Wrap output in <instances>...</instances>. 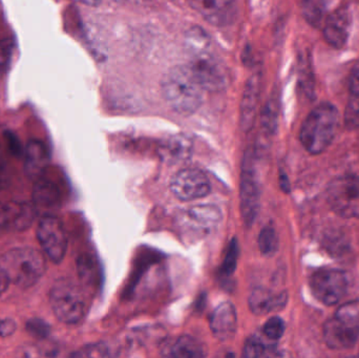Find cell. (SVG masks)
Wrapping results in <instances>:
<instances>
[{
    "label": "cell",
    "instance_id": "cell-16",
    "mask_svg": "<svg viewBox=\"0 0 359 358\" xmlns=\"http://www.w3.org/2000/svg\"><path fill=\"white\" fill-rule=\"evenodd\" d=\"M183 216L184 226L194 233H209L221 221L222 214L217 206H194Z\"/></svg>",
    "mask_w": 359,
    "mask_h": 358
},
{
    "label": "cell",
    "instance_id": "cell-37",
    "mask_svg": "<svg viewBox=\"0 0 359 358\" xmlns=\"http://www.w3.org/2000/svg\"><path fill=\"white\" fill-rule=\"evenodd\" d=\"M8 149H10L12 155L15 156V157H20L21 153H22V149H21L20 144H19L16 137L14 135L8 134Z\"/></svg>",
    "mask_w": 359,
    "mask_h": 358
},
{
    "label": "cell",
    "instance_id": "cell-2",
    "mask_svg": "<svg viewBox=\"0 0 359 358\" xmlns=\"http://www.w3.org/2000/svg\"><path fill=\"white\" fill-rule=\"evenodd\" d=\"M204 92V88L187 64L172 67L162 81L164 99L179 115L196 113L203 104Z\"/></svg>",
    "mask_w": 359,
    "mask_h": 358
},
{
    "label": "cell",
    "instance_id": "cell-24",
    "mask_svg": "<svg viewBox=\"0 0 359 358\" xmlns=\"http://www.w3.org/2000/svg\"><path fill=\"white\" fill-rule=\"evenodd\" d=\"M330 0H302L304 18L312 27H320L329 8Z\"/></svg>",
    "mask_w": 359,
    "mask_h": 358
},
{
    "label": "cell",
    "instance_id": "cell-40",
    "mask_svg": "<svg viewBox=\"0 0 359 358\" xmlns=\"http://www.w3.org/2000/svg\"><path fill=\"white\" fill-rule=\"evenodd\" d=\"M73 1L79 2L84 6H97L102 2V0H73Z\"/></svg>",
    "mask_w": 359,
    "mask_h": 358
},
{
    "label": "cell",
    "instance_id": "cell-23",
    "mask_svg": "<svg viewBox=\"0 0 359 358\" xmlns=\"http://www.w3.org/2000/svg\"><path fill=\"white\" fill-rule=\"evenodd\" d=\"M8 209L10 225L19 231L29 228L37 214L35 206L29 203L15 204L14 206H8Z\"/></svg>",
    "mask_w": 359,
    "mask_h": 358
},
{
    "label": "cell",
    "instance_id": "cell-29",
    "mask_svg": "<svg viewBox=\"0 0 359 358\" xmlns=\"http://www.w3.org/2000/svg\"><path fill=\"white\" fill-rule=\"evenodd\" d=\"M285 329V322L280 317H273L266 322L264 333L269 340H278L284 336Z\"/></svg>",
    "mask_w": 359,
    "mask_h": 358
},
{
    "label": "cell",
    "instance_id": "cell-11",
    "mask_svg": "<svg viewBox=\"0 0 359 358\" xmlns=\"http://www.w3.org/2000/svg\"><path fill=\"white\" fill-rule=\"evenodd\" d=\"M170 189L180 201H194L210 193L209 179L198 168L180 170L170 181Z\"/></svg>",
    "mask_w": 359,
    "mask_h": 358
},
{
    "label": "cell",
    "instance_id": "cell-28",
    "mask_svg": "<svg viewBox=\"0 0 359 358\" xmlns=\"http://www.w3.org/2000/svg\"><path fill=\"white\" fill-rule=\"evenodd\" d=\"M27 333L38 340H43L50 334V326L41 319H31L25 325Z\"/></svg>",
    "mask_w": 359,
    "mask_h": 358
},
{
    "label": "cell",
    "instance_id": "cell-9",
    "mask_svg": "<svg viewBox=\"0 0 359 358\" xmlns=\"http://www.w3.org/2000/svg\"><path fill=\"white\" fill-rule=\"evenodd\" d=\"M310 287L318 302L334 306L347 294L348 280L344 271L339 269H320L312 275Z\"/></svg>",
    "mask_w": 359,
    "mask_h": 358
},
{
    "label": "cell",
    "instance_id": "cell-32",
    "mask_svg": "<svg viewBox=\"0 0 359 358\" xmlns=\"http://www.w3.org/2000/svg\"><path fill=\"white\" fill-rule=\"evenodd\" d=\"M109 349L105 345L95 344L84 347L77 352L74 353L72 357H109Z\"/></svg>",
    "mask_w": 359,
    "mask_h": 358
},
{
    "label": "cell",
    "instance_id": "cell-20",
    "mask_svg": "<svg viewBox=\"0 0 359 358\" xmlns=\"http://www.w3.org/2000/svg\"><path fill=\"white\" fill-rule=\"evenodd\" d=\"M192 140L185 134L174 135L162 141L159 153L163 161L168 163L185 161L192 153Z\"/></svg>",
    "mask_w": 359,
    "mask_h": 358
},
{
    "label": "cell",
    "instance_id": "cell-36",
    "mask_svg": "<svg viewBox=\"0 0 359 358\" xmlns=\"http://www.w3.org/2000/svg\"><path fill=\"white\" fill-rule=\"evenodd\" d=\"M8 178L10 177H8V163L0 151V191L8 186V180H10Z\"/></svg>",
    "mask_w": 359,
    "mask_h": 358
},
{
    "label": "cell",
    "instance_id": "cell-17",
    "mask_svg": "<svg viewBox=\"0 0 359 358\" xmlns=\"http://www.w3.org/2000/svg\"><path fill=\"white\" fill-rule=\"evenodd\" d=\"M288 302L287 292H273L266 288H255L249 296V308L255 315H266L282 310Z\"/></svg>",
    "mask_w": 359,
    "mask_h": 358
},
{
    "label": "cell",
    "instance_id": "cell-12",
    "mask_svg": "<svg viewBox=\"0 0 359 358\" xmlns=\"http://www.w3.org/2000/svg\"><path fill=\"white\" fill-rule=\"evenodd\" d=\"M188 2L207 22L215 27L229 25L238 13L236 0H188Z\"/></svg>",
    "mask_w": 359,
    "mask_h": 358
},
{
    "label": "cell",
    "instance_id": "cell-21",
    "mask_svg": "<svg viewBox=\"0 0 359 358\" xmlns=\"http://www.w3.org/2000/svg\"><path fill=\"white\" fill-rule=\"evenodd\" d=\"M162 355L176 358H198L206 357L205 347L191 336H180L164 345Z\"/></svg>",
    "mask_w": 359,
    "mask_h": 358
},
{
    "label": "cell",
    "instance_id": "cell-4",
    "mask_svg": "<svg viewBox=\"0 0 359 358\" xmlns=\"http://www.w3.org/2000/svg\"><path fill=\"white\" fill-rule=\"evenodd\" d=\"M10 283L27 289L38 283L46 270L43 254L31 247L14 248L0 258Z\"/></svg>",
    "mask_w": 359,
    "mask_h": 358
},
{
    "label": "cell",
    "instance_id": "cell-34",
    "mask_svg": "<svg viewBox=\"0 0 359 358\" xmlns=\"http://www.w3.org/2000/svg\"><path fill=\"white\" fill-rule=\"evenodd\" d=\"M17 325L13 319H0V338H8L16 331Z\"/></svg>",
    "mask_w": 359,
    "mask_h": 358
},
{
    "label": "cell",
    "instance_id": "cell-25",
    "mask_svg": "<svg viewBox=\"0 0 359 358\" xmlns=\"http://www.w3.org/2000/svg\"><path fill=\"white\" fill-rule=\"evenodd\" d=\"M261 122L266 132H276L278 122V101L276 97L271 96L266 103L262 111Z\"/></svg>",
    "mask_w": 359,
    "mask_h": 358
},
{
    "label": "cell",
    "instance_id": "cell-14",
    "mask_svg": "<svg viewBox=\"0 0 359 358\" xmlns=\"http://www.w3.org/2000/svg\"><path fill=\"white\" fill-rule=\"evenodd\" d=\"M352 27L351 12L347 8H339L329 15L324 27L327 42L335 48H341L349 39Z\"/></svg>",
    "mask_w": 359,
    "mask_h": 358
},
{
    "label": "cell",
    "instance_id": "cell-27",
    "mask_svg": "<svg viewBox=\"0 0 359 358\" xmlns=\"http://www.w3.org/2000/svg\"><path fill=\"white\" fill-rule=\"evenodd\" d=\"M96 265L88 254H82L77 261L78 273L80 280L86 284H93L96 280Z\"/></svg>",
    "mask_w": 359,
    "mask_h": 358
},
{
    "label": "cell",
    "instance_id": "cell-8",
    "mask_svg": "<svg viewBox=\"0 0 359 358\" xmlns=\"http://www.w3.org/2000/svg\"><path fill=\"white\" fill-rule=\"evenodd\" d=\"M36 233L46 256L54 264H60L67 252V235L63 223L53 214H44Z\"/></svg>",
    "mask_w": 359,
    "mask_h": 358
},
{
    "label": "cell",
    "instance_id": "cell-38",
    "mask_svg": "<svg viewBox=\"0 0 359 358\" xmlns=\"http://www.w3.org/2000/svg\"><path fill=\"white\" fill-rule=\"evenodd\" d=\"M8 284H10V280H8V275L4 273V268L0 265V296L6 291Z\"/></svg>",
    "mask_w": 359,
    "mask_h": 358
},
{
    "label": "cell",
    "instance_id": "cell-15",
    "mask_svg": "<svg viewBox=\"0 0 359 358\" xmlns=\"http://www.w3.org/2000/svg\"><path fill=\"white\" fill-rule=\"evenodd\" d=\"M210 329L219 342H228L236 336L238 315L231 303H222L215 309L210 317Z\"/></svg>",
    "mask_w": 359,
    "mask_h": 358
},
{
    "label": "cell",
    "instance_id": "cell-5",
    "mask_svg": "<svg viewBox=\"0 0 359 358\" xmlns=\"http://www.w3.org/2000/svg\"><path fill=\"white\" fill-rule=\"evenodd\" d=\"M359 338V301L346 303L324 325V340L332 350H349Z\"/></svg>",
    "mask_w": 359,
    "mask_h": 358
},
{
    "label": "cell",
    "instance_id": "cell-10",
    "mask_svg": "<svg viewBox=\"0 0 359 358\" xmlns=\"http://www.w3.org/2000/svg\"><path fill=\"white\" fill-rule=\"evenodd\" d=\"M261 204V191L257 172L251 166V160L247 153L243 164L240 183L241 214L246 226L250 227L257 219Z\"/></svg>",
    "mask_w": 359,
    "mask_h": 358
},
{
    "label": "cell",
    "instance_id": "cell-19",
    "mask_svg": "<svg viewBox=\"0 0 359 358\" xmlns=\"http://www.w3.org/2000/svg\"><path fill=\"white\" fill-rule=\"evenodd\" d=\"M23 156L25 174L35 180L41 177L50 163V156L48 146L42 141L31 140L27 142Z\"/></svg>",
    "mask_w": 359,
    "mask_h": 358
},
{
    "label": "cell",
    "instance_id": "cell-30",
    "mask_svg": "<svg viewBox=\"0 0 359 358\" xmlns=\"http://www.w3.org/2000/svg\"><path fill=\"white\" fill-rule=\"evenodd\" d=\"M238 258V244L236 239L232 240L228 248L227 254L224 260L223 266H222V273L224 275H231L236 268Z\"/></svg>",
    "mask_w": 359,
    "mask_h": 358
},
{
    "label": "cell",
    "instance_id": "cell-13",
    "mask_svg": "<svg viewBox=\"0 0 359 358\" xmlns=\"http://www.w3.org/2000/svg\"><path fill=\"white\" fill-rule=\"evenodd\" d=\"M262 74L255 71L247 80L240 106V125L245 132H250L255 125L257 104L261 94Z\"/></svg>",
    "mask_w": 359,
    "mask_h": 358
},
{
    "label": "cell",
    "instance_id": "cell-3",
    "mask_svg": "<svg viewBox=\"0 0 359 358\" xmlns=\"http://www.w3.org/2000/svg\"><path fill=\"white\" fill-rule=\"evenodd\" d=\"M339 109L331 103L324 102L308 115L302 125L299 140L311 155L324 153L334 140L339 130Z\"/></svg>",
    "mask_w": 359,
    "mask_h": 358
},
{
    "label": "cell",
    "instance_id": "cell-7",
    "mask_svg": "<svg viewBox=\"0 0 359 358\" xmlns=\"http://www.w3.org/2000/svg\"><path fill=\"white\" fill-rule=\"evenodd\" d=\"M331 209L345 219L359 218V178L352 174L337 177L327 187Z\"/></svg>",
    "mask_w": 359,
    "mask_h": 358
},
{
    "label": "cell",
    "instance_id": "cell-35",
    "mask_svg": "<svg viewBox=\"0 0 359 358\" xmlns=\"http://www.w3.org/2000/svg\"><path fill=\"white\" fill-rule=\"evenodd\" d=\"M10 226V209L0 202V235Z\"/></svg>",
    "mask_w": 359,
    "mask_h": 358
},
{
    "label": "cell",
    "instance_id": "cell-6",
    "mask_svg": "<svg viewBox=\"0 0 359 358\" xmlns=\"http://www.w3.org/2000/svg\"><path fill=\"white\" fill-rule=\"evenodd\" d=\"M48 298L50 308L61 323L75 325L86 315V304L83 294L79 286L72 280L60 279L55 282Z\"/></svg>",
    "mask_w": 359,
    "mask_h": 358
},
{
    "label": "cell",
    "instance_id": "cell-33",
    "mask_svg": "<svg viewBox=\"0 0 359 358\" xmlns=\"http://www.w3.org/2000/svg\"><path fill=\"white\" fill-rule=\"evenodd\" d=\"M12 55V46L8 40L0 42V73L6 71Z\"/></svg>",
    "mask_w": 359,
    "mask_h": 358
},
{
    "label": "cell",
    "instance_id": "cell-18",
    "mask_svg": "<svg viewBox=\"0 0 359 358\" xmlns=\"http://www.w3.org/2000/svg\"><path fill=\"white\" fill-rule=\"evenodd\" d=\"M33 205L36 210H42L43 212H52L60 206L61 193L58 186L53 181L39 177L34 183Z\"/></svg>",
    "mask_w": 359,
    "mask_h": 358
},
{
    "label": "cell",
    "instance_id": "cell-39",
    "mask_svg": "<svg viewBox=\"0 0 359 358\" xmlns=\"http://www.w3.org/2000/svg\"><path fill=\"white\" fill-rule=\"evenodd\" d=\"M280 184L283 191H286V193H289V191H290V185H289V181L288 179H287L286 174H280Z\"/></svg>",
    "mask_w": 359,
    "mask_h": 358
},
{
    "label": "cell",
    "instance_id": "cell-31",
    "mask_svg": "<svg viewBox=\"0 0 359 358\" xmlns=\"http://www.w3.org/2000/svg\"><path fill=\"white\" fill-rule=\"evenodd\" d=\"M267 351L265 344L257 336H252L245 343L243 355L249 358L262 357L266 355Z\"/></svg>",
    "mask_w": 359,
    "mask_h": 358
},
{
    "label": "cell",
    "instance_id": "cell-22",
    "mask_svg": "<svg viewBox=\"0 0 359 358\" xmlns=\"http://www.w3.org/2000/svg\"><path fill=\"white\" fill-rule=\"evenodd\" d=\"M345 122L349 130H359V63L354 67L350 78V97Z\"/></svg>",
    "mask_w": 359,
    "mask_h": 358
},
{
    "label": "cell",
    "instance_id": "cell-1",
    "mask_svg": "<svg viewBox=\"0 0 359 358\" xmlns=\"http://www.w3.org/2000/svg\"><path fill=\"white\" fill-rule=\"evenodd\" d=\"M188 67L205 90L219 92L228 84V74L223 61L215 52L208 34L200 27H192L185 35Z\"/></svg>",
    "mask_w": 359,
    "mask_h": 358
},
{
    "label": "cell",
    "instance_id": "cell-26",
    "mask_svg": "<svg viewBox=\"0 0 359 358\" xmlns=\"http://www.w3.org/2000/svg\"><path fill=\"white\" fill-rule=\"evenodd\" d=\"M280 245L278 233L273 227H264L259 235V247L262 254L265 256H272L276 254Z\"/></svg>",
    "mask_w": 359,
    "mask_h": 358
}]
</instances>
